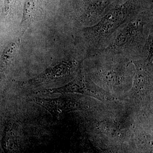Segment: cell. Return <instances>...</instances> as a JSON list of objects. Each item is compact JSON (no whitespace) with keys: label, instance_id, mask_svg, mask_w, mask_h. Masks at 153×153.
Returning <instances> with one entry per match:
<instances>
[{"label":"cell","instance_id":"2","mask_svg":"<svg viewBox=\"0 0 153 153\" xmlns=\"http://www.w3.org/2000/svg\"><path fill=\"white\" fill-rule=\"evenodd\" d=\"M143 22L141 19H135L128 22L119 30L109 49L120 51L130 47L142 36Z\"/></svg>","mask_w":153,"mask_h":153},{"label":"cell","instance_id":"4","mask_svg":"<svg viewBox=\"0 0 153 153\" xmlns=\"http://www.w3.org/2000/svg\"><path fill=\"white\" fill-rule=\"evenodd\" d=\"M12 1L13 0H6V1L5 8L4 11L6 14H8L10 12Z\"/></svg>","mask_w":153,"mask_h":153},{"label":"cell","instance_id":"1","mask_svg":"<svg viewBox=\"0 0 153 153\" xmlns=\"http://www.w3.org/2000/svg\"><path fill=\"white\" fill-rule=\"evenodd\" d=\"M134 11V7L128 3L112 9L94 25L87 27L86 37L93 43L104 40L132 16Z\"/></svg>","mask_w":153,"mask_h":153},{"label":"cell","instance_id":"3","mask_svg":"<svg viewBox=\"0 0 153 153\" xmlns=\"http://www.w3.org/2000/svg\"><path fill=\"white\" fill-rule=\"evenodd\" d=\"M35 10V0H27L24 9V15L21 25L22 30L27 27Z\"/></svg>","mask_w":153,"mask_h":153}]
</instances>
